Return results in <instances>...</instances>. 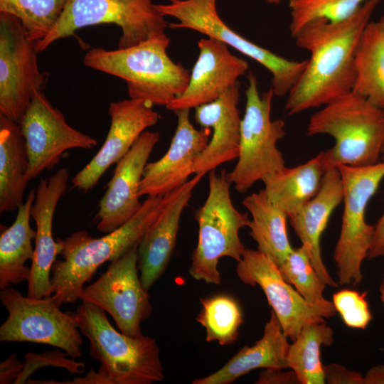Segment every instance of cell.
I'll list each match as a JSON object with an SVG mask.
<instances>
[{
	"label": "cell",
	"mask_w": 384,
	"mask_h": 384,
	"mask_svg": "<svg viewBox=\"0 0 384 384\" xmlns=\"http://www.w3.org/2000/svg\"><path fill=\"white\" fill-rule=\"evenodd\" d=\"M36 42L19 19L0 12V114L18 124L49 78L39 70Z\"/></svg>",
	"instance_id": "obj_12"
},
{
	"label": "cell",
	"mask_w": 384,
	"mask_h": 384,
	"mask_svg": "<svg viewBox=\"0 0 384 384\" xmlns=\"http://www.w3.org/2000/svg\"><path fill=\"white\" fill-rule=\"evenodd\" d=\"M337 168L343 187V213L334 260L338 284L356 286L363 279L361 265L367 257L375 228L366 222V207L384 178V161Z\"/></svg>",
	"instance_id": "obj_9"
},
{
	"label": "cell",
	"mask_w": 384,
	"mask_h": 384,
	"mask_svg": "<svg viewBox=\"0 0 384 384\" xmlns=\"http://www.w3.org/2000/svg\"><path fill=\"white\" fill-rule=\"evenodd\" d=\"M374 228L373 236L367 255L368 259L384 256V210Z\"/></svg>",
	"instance_id": "obj_40"
},
{
	"label": "cell",
	"mask_w": 384,
	"mask_h": 384,
	"mask_svg": "<svg viewBox=\"0 0 384 384\" xmlns=\"http://www.w3.org/2000/svg\"><path fill=\"white\" fill-rule=\"evenodd\" d=\"M225 170L209 171L208 195L196 213L198 224V239L192 257L189 274L196 280L218 285L221 277L218 263L223 257L239 262L245 250L239 231L247 226V213H242L233 206L230 182Z\"/></svg>",
	"instance_id": "obj_6"
},
{
	"label": "cell",
	"mask_w": 384,
	"mask_h": 384,
	"mask_svg": "<svg viewBox=\"0 0 384 384\" xmlns=\"http://www.w3.org/2000/svg\"><path fill=\"white\" fill-rule=\"evenodd\" d=\"M74 314L80 333L90 342V355L100 363L98 371L107 384H151L164 380L154 338L117 331L105 311L87 302H82Z\"/></svg>",
	"instance_id": "obj_5"
},
{
	"label": "cell",
	"mask_w": 384,
	"mask_h": 384,
	"mask_svg": "<svg viewBox=\"0 0 384 384\" xmlns=\"http://www.w3.org/2000/svg\"><path fill=\"white\" fill-rule=\"evenodd\" d=\"M236 274L250 286L258 285L276 314L283 332L293 341L306 324L333 317V302L311 304L285 281L277 265L260 251L245 249L238 262Z\"/></svg>",
	"instance_id": "obj_14"
},
{
	"label": "cell",
	"mask_w": 384,
	"mask_h": 384,
	"mask_svg": "<svg viewBox=\"0 0 384 384\" xmlns=\"http://www.w3.org/2000/svg\"><path fill=\"white\" fill-rule=\"evenodd\" d=\"M169 43L165 34L125 48H92L83 63L123 79L129 98L166 107L184 92L190 79L189 71L169 57Z\"/></svg>",
	"instance_id": "obj_3"
},
{
	"label": "cell",
	"mask_w": 384,
	"mask_h": 384,
	"mask_svg": "<svg viewBox=\"0 0 384 384\" xmlns=\"http://www.w3.org/2000/svg\"><path fill=\"white\" fill-rule=\"evenodd\" d=\"M8 317L0 326V341L43 343L72 358L82 355V340L74 312H63L50 297L23 296L9 287L0 292Z\"/></svg>",
	"instance_id": "obj_11"
},
{
	"label": "cell",
	"mask_w": 384,
	"mask_h": 384,
	"mask_svg": "<svg viewBox=\"0 0 384 384\" xmlns=\"http://www.w3.org/2000/svg\"><path fill=\"white\" fill-rule=\"evenodd\" d=\"M152 106L132 98L110 103V126L106 139L90 162L73 178L74 188L86 192L95 186L104 173L124 156L145 129L158 122L160 116Z\"/></svg>",
	"instance_id": "obj_16"
},
{
	"label": "cell",
	"mask_w": 384,
	"mask_h": 384,
	"mask_svg": "<svg viewBox=\"0 0 384 384\" xmlns=\"http://www.w3.org/2000/svg\"><path fill=\"white\" fill-rule=\"evenodd\" d=\"M332 302L336 312L348 327L365 329L372 320L366 292L342 289L334 294Z\"/></svg>",
	"instance_id": "obj_35"
},
{
	"label": "cell",
	"mask_w": 384,
	"mask_h": 384,
	"mask_svg": "<svg viewBox=\"0 0 384 384\" xmlns=\"http://www.w3.org/2000/svg\"><path fill=\"white\" fill-rule=\"evenodd\" d=\"M23 367L24 363L17 360L15 354H11L0 363V383H15Z\"/></svg>",
	"instance_id": "obj_39"
},
{
	"label": "cell",
	"mask_w": 384,
	"mask_h": 384,
	"mask_svg": "<svg viewBox=\"0 0 384 384\" xmlns=\"http://www.w3.org/2000/svg\"><path fill=\"white\" fill-rule=\"evenodd\" d=\"M166 1L169 3L154 4V6L164 16H169L178 20L177 23H169V28L198 31L223 41L257 61L271 73V87L277 97L287 95L306 65L307 60L287 59L234 31L218 15L217 0Z\"/></svg>",
	"instance_id": "obj_10"
},
{
	"label": "cell",
	"mask_w": 384,
	"mask_h": 384,
	"mask_svg": "<svg viewBox=\"0 0 384 384\" xmlns=\"http://www.w3.org/2000/svg\"><path fill=\"white\" fill-rule=\"evenodd\" d=\"M279 270L285 281L292 284L308 302L318 304L326 299L323 296L326 284L311 262L306 245L293 248Z\"/></svg>",
	"instance_id": "obj_34"
},
{
	"label": "cell",
	"mask_w": 384,
	"mask_h": 384,
	"mask_svg": "<svg viewBox=\"0 0 384 384\" xmlns=\"http://www.w3.org/2000/svg\"><path fill=\"white\" fill-rule=\"evenodd\" d=\"M284 369H265L259 375L256 384H299L294 372Z\"/></svg>",
	"instance_id": "obj_38"
},
{
	"label": "cell",
	"mask_w": 384,
	"mask_h": 384,
	"mask_svg": "<svg viewBox=\"0 0 384 384\" xmlns=\"http://www.w3.org/2000/svg\"><path fill=\"white\" fill-rule=\"evenodd\" d=\"M238 81L217 100L195 108L194 119L202 128L213 129L206 148L197 157L194 174H206L219 165L238 159L241 119Z\"/></svg>",
	"instance_id": "obj_22"
},
{
	"label": "cell",
	"mask_w": 384,
	"mask_h": 384,
	"mask_svg": "<svg viewBox=\"0 0 384 384\" xmlns=\"http://www.w3.org/2000/svg\"><path fill=\"white\" fill-rule=\"evenodd\" d=\"M333 342L334 331L325 320L311 321L303 326L289 345L287 354L288 368L294 372L299 383H326L321 348Z\"/></svg>",
	"instance_id": "obj_30"
},
{
	"label": "cell",
	"mask_w": 384,
	"mask_h": 384,
	"mask_svg": "<svg viewBox=\"0 0 384 384\" xmlns=\"http://www.w3.org/2000/svg\"><path fill=\"white\" fill-rule=\"evenodd\" d=\"M36 190L32 189L24 203L18 208L13 224L5 228L0 236V289L28 281L31 267L26 265L32 260L36 231L30 225L31 210Z\"/></svg>",
	"instance_id": "obj_27"
},
{
	"label": "cell",
	"mask_w": 384,
	"mask_h": 384,
	"mask_svg": "<svg viewBox=\"0 0 384 384\" xmlns=\"http://www.w3.org/2000/svg\"><path fill=\"white\" fill-rule=\"evenodd\" d=\"M380 299L383 302V304L384 306V277L383 278V280L381 282L380 286Z\"/></svg>",
	"instance_id": "obj_43"
},
{
	"label": "cell",
	"mask_w": 384,
	"mask_h": 384,
	"mask_svg": "<svg viewBox=\"0 0 384 384\" xmlns=\"http://www.w3.org/2000/svg\"><path fill=\"white\" fill-rule=\"evenodd\" d=\"M380 160H381V161H384V146H383V150H382Z\"/></svg>",
	"instance_id": "obj_46"
},
{
	"label": "cell",
	"mask_w": 384,
	"mask_h": 384,
	"mask_svg": "<svg viewBox=\"0 0 384 384\" xmlns=\"http://www.w3.org/2000/svg\"><path fill=\"white\" fill-rule=\"evenodd\" d=\"M199 55L184 92L166 107L171 111L196 108L220 97L248 69L247 61L233 55L228 46L213 38L198 43Z\"/></svg>",
	"instance_id": "obj_20"
},
{
	"label": "cell",
	"mask_w": 384,
	"mask_h": 384,
	"mask_svg": "<svg viewBox=\"0 0 384 384\" xmlns=\"http://www.w3.org/2000/svg\"><path fill=\"white\" fill-rule=\"evenodd\" d=\"M343 187L338 168L326 170L316 195L296 213L288 216L291 226L302 242L309 247L311 262L321 281L338 285L329 274L321 257L320 240L329 218L343 201Z\"/></svg>",
	"instance_id": "obj_23"
},
{
	"label": "cell",
	"mask_w": 384,
	"mask_h": 384,
	"mask_svg": "<svg viewBox=\"0 0 384 384\" xmlns=\"http://www.w3.org/2000/svg\"><path fill=\"white\" fill-rule=\"evenodd\" d=\"M306 134L334 138V146L321 152L325 171L339 165H373L384 146V110L351 92L314 113Z\"/></svg>",
	"instance_id": "obj_4"
},
{
	"label": "cell",
	"mask_w": 384,
	"mask_h": 384,
	"mask_svg": "<svg viewBox=\"0 0 384 384\" xmlns=\"http://www.w3.org/2000/svg\"><path fill=\"white\" fill-rule=\"evenodd\" d=\"M352 92L384 110V34L370 21L360 38L354 59Z\"/></svg>",
	"instance_id": "obj_29"
},
{
	"label": "cell",
	"mask_w": 384,
	"mask_h": 384,
	"mask_svg": "<svg viewBox=\"0 0 384 384\" xmlns=\"http://www.w3.org/2000/svg\"><path fill=\"white\" fill-rule=\"evenodd\" d=\"M242 204L252 216L247 226L257 250L279 268L293 250L287 231L288 215L269 200L264 189L246 196Z\"/></svg>",
	"instance_id": "obj_28"
},
{
	"label": "cell",
	"mask_w": 384,
	"mask_h": 384,
	"mask_svg": "<svg viewBox=\"0 0 384 384\" xmlns=\"http://www.w3.org/2000/svg\"><path fill=\"white\" fill-rule=\"evenodd\" d=\"M201 303L202 309L196 321L206 329V341H216L221 346L236 341L243 322L238 302L228 295L218 294L201 299Z\"/></svg>",
	"instance_id": "obj_31"
},
{
	"label": "cell",
	"mask_w": 384,
	"mask_h": 384,
	"mask_svg": "<svg viewBox=\"0 0 384 384\" xmlns=\"http://www.w3.org/2000/svg\"><path fill=\"white\" fill-rule=\"evenodd\" d=\"M368 0H289V32L294 38L315 20L340 22L353 16Z\"/></svg>",
	"instance_id": "obj_33"
},
{
	"label": "cell",
	"mask_w": 384,
	"mask_h": 384,
	"mask_svg": "<svg viewBox=\"0 0 384 384\" xmlns=\"http://www.w3.org/2000/svg\"><path fill=\"white\" fill-rule=\"evenodd\" d=\"M68 0H0V12L20 20L28 37L39 41L57 23Z\"/></svg>",
	"instance_id": "obj_32"
},
{
	"label": "cell",
	"mask_w": 384,
	"mask_h": 384,
	"mask_svg": "<svg viewBox=\"0 0 384 384\" xmlns=\"http://www.w3.org/2000/svg\"><path fill=\"white\" fill-rule=\"evenodd\" d=\"M274 95L272 87L260 94L257 78L250 73L238 162L226 173L228 180L240 193H245L257 181L285 167L282 153L277 146L286 135L285 124L282 119H271Z\"/></svg>",
	"instance_id": "obj_7"
},
{
	"label": "cell",
	"mask_w": 384,
	"mask_h": 384,
	"mask_svg": "<svg viewBox=\"0 0 384 384\" xmlns=\"http://www.w3.org/2000/svg\"><path fill=\"white\" fill-rule=\"evenodd\" d=\"M363 384H384V365L370 368L363 376Z\"/></svg>",
	"instance_id": "obj_41"
},
{
	"label": "cell",
	"mask_w": 384,
	"mask_h": 384,
	"mask_svg": "<svg viewBox=\"0 0 384 384\" xmlns=\"http://www.w3.org/2000/svg\"><path fill=\"white\" fill-rule=\"evenodd\" d=\"M206 174L169 193V198L156 221L143 235L137 247V266L141 282L147 290L166 270L174 252L181 214L193 191Z\"/></svg>",
	"instance_id": "obj_21"
},
{
	"label": "cell",
	"mask_w": 384,
	"mask_h": 384,
	"mask_svg": "<svg viewBox=\"0 0 384 384\" xmlns=\"http://www.w3.org/2000/svg\"><path fill=\"white\" fill-rule=\"evenodd\" d=\"M378 23L379 24L380 27L381 28L383 33L384 34V15L382 16L378 21H377Z\"/></svg>",
	"instance_id": "obj_44"
},
{
	"label": "cell",
	"mask_w": 384,
	"mask_h": 384,
	"mask_svg": "<svg viewBox=\"0 0 384 384\" xmlns=\"http://www.w3.org/2000/svg\"><path fill=\"white\" fill-rule=\"evenodd\" d=\"M102 23L122 29L117 48H125L165 35L169 23L152 0H68L57 23L43 39L36 42L42 52L58 40L78 30Z\"/></svg>",
	"instance_id": "obj_8"
},
{
	"label": "cell",
	"mask_w": 384,
	"mask_h": 384,
	"mask_svg": "<svg viewBox=\"0 0 384 384\" xmlns=\"http://www.w3.org/2000/svg\"><path fill=\"white\" fill-rule=\"evenodd\" d=\"M177 127L166 153L147 163L139 184V196H164L188 181L195 161L209 142L211 129H196L189 119L190 109L174 111Z\"/></svg>",
	"instance_id": "obj_19"
},
{
	"label": "cell",
	"mask_w": 384,
	"mask_h": 384,
	"mask_svg": "<svg viewBox=\"0 0 384 384\" xmlns=\"http://www.w3.org/2000/svg\"><path fill=\"white\" fill-rule=\"evenodd\" d=\"M66 383H77V384H107L106 380L99 373L91 370L84 377L75 378L71 382H67Z\"/></svg>",
	"instance_id": "obj_42"
},
{
	"label": "cell",
	"mask_w": 384,
	"mask_h": 384,
	"mask_svg": "<svg viewBox=\"0 0 384 384\" xmlns=\"http://www.w3.org/2000/svg\"><path fill=\"white\" fill-rule=\"evenodd\" d=\"M169 193L147 196L132 218L105 236L93 238L82 230L61 239L63 260H56L51 270L53 302L59 307L75 303L100 266L119 259L137 245L163 210Z\"/></svg>",
	"instance_id": "obj_2"
},
{
	"label": "cell",
	"mask_w": 384,
	"mask_h": 384,
	"mask_svg": "<svg viewBox=\"0 0 384 384\" xmlns=\"http://www.w3.org/2000/svg\"><path fill=\"white\" fill-rule=\"evenodd\" d=\"M325 169L321 154L299 166L265 176L262 181L269 200L288 216L310 201L319 191Z\"/></svg>",
	"instance_id": "obj_26"
},
{
	"label": "cell",
	"mask_w": 384,
	"mask_h": 384,
	"mask_svg": "<svg viewBox=\"0 0 384 384\" xmlns=\"http://www.w3.org/2000/svg\"><path fill=\"white\" fill-rule=\"evenodd\" d=\"M66 353L58 350L47 351L42 354L27 353L25 355L24 367L15 383H24L28 376L38 368L46 366H55L65 368L72 374H81L84 372L85 365L82 362L75 361L74 358H65Z\"/></svg>",
	"instance_id": "obj_36"
},
{
	"label": "cell",
	"mask_w": 384,
	"mask_h": 384,
	"mask_svg": "<svg viewBox=\"0 0 384 384\" xmlns=\"http://www.w3.org/2000/svg\"><path fill=\"white\" fill-rule=\"evenodd\" d=\"M138 245L119 259L78 295L112 316L119 331L129 336L142 334L141 323L152 313L146 289L138 273Z\"/></svg>",
	"instance_id": "obj_13"
},
{
	"label": "cell",
	"mask_w": 384,
	"mask_h": 384,
	"mask_svg": "<svg viewBox=\"0 0 384 384\" xmlns=\"http://www.w3.org/2000/svg\"><path fill=\"white\" fill-rule=\"evenodd\" d=\"M68 170L61 168L50 176L41 179L36 189L31 210V216L36 225V234L27 281V296L30 297H49L53 294L52 267L63 250L61 238L54 240L53 221L58 203L68 188Z\"/></svg>",
	"instance_id": "obj_17"
},
{
	"label": "cell",
	"mask_w": 384,
	"mask_h": 384,
	"mask_svg": "<svg viewBox=\"0 0 384 384\" xmlns=\"http://www.w3.org/2000/svg\"><path fill=\"white\" fill-rule=\"evenodd\" d=\"M324 378L329 384H363V375L345 366L331 363L324 366Z\"/></svg>",
	"instance_id": "obj_37"
},
{
	"label": "cell",
	"mask_w": 384,
	"mask_h": 384,
	"mask_svg": "<svg viewBox=\"0 0 384 384\" xmlns=\"http://www.w3.org/2000/svg\"><path fill=\"white\" fill-rule=\"evenodd\" d=\"M380 0H368L351 17L340 22L315 20L294 37L310 58L287 94L285 110L293 115L324 106L352 92L356 48Z\"/></svg>",
	"instance_id": "obj_1"
},
{
	"label": "cell",
	"mask_w": 384,
	"mask_h": 384,
	"mask_svg": "<svg viewBox=\"0 0 384 384\" xmlns=\"http://www.w3.org/2000/svg\"><path fill=\"white\" fill-rule=\"evenodd\" d=\"M28 157L19 124L0 114V213L18 210L28 182Z\"/></svg>",
	"instance_id": "obj_25"
},
{
	"label": "cell",
	"mask_w": 384,
	"mask_h": 384,
	"mask_svg": "<svg viewBox=\"0 0 384 384\" xmlns=\"http://www.w3.org/2000/svg\"><path fill=\"white\" fill-rule=\"evenodd\" d=\"M267 4H279L282 0H264Z\"/></svg>",
	"instance_id": "obj_45"
},
{
	"label": "cell",
	"mask_w": 384,
	"mask_h": 384,
	"mask_svg": "<svg viewBox=\"0 0 384 384\" xmlns=\"http://www.w3.org/2000/svg\"><path fill=\"white\" fill-rule=\"evenodd\" d=\"M159 140L157 132L144 131L116 164L99 203L97 228L109 233L127 222L141 208L139 190L149 157Z\"/></svg>",
	"instance_id": "obj_18"
},
{
	"label": "cell",
	"mask_w": 384,
	"mask_h": 384,
	"mask_svg": "<svg viewBox=\"0 0 384 384\" xmlns=\"http://www.w3.org/2000/svg\"><path fill=\"white\" fill-rule=\"evenodd\" d=\"M272 310L262 338L252 346H245L215 373L194 380L192 384H229L257 369H287L289 343Z\"/></svg>",
	"instance_id": "obj_24"
},
{
	"label": "cell",
	"mask_w": 384,
	"mask_h": 384,
	"mask_svg": "<svg viewBox=\"0 0 384 384\" xmlns=\"http://www.w3.org/2000/svg\"><path fill=\"white\" fill-rule=\"evenodd\" d=\"M19 125L28 157V181L55 167L67 150L97 144V139L70 126L63 112L40 90L34 92Z\"/></svg>",
	"instance_id": "obj_15"
}]
</instances>
